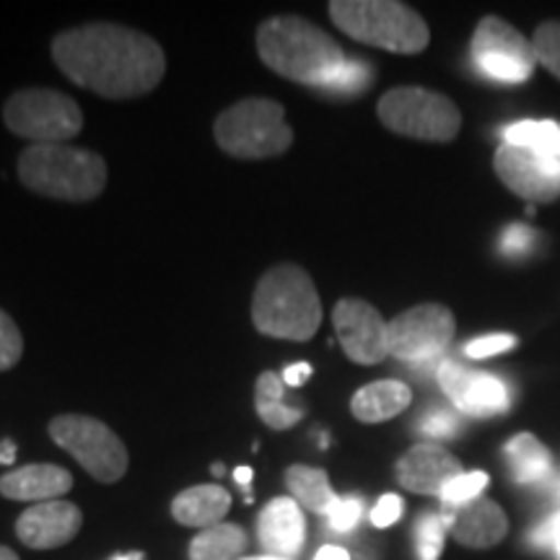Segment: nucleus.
Listing matches in <instances>:
<instances>
[{"label": "nucleus", "instance_id": "f257e3e1", "mask_svg": "<svg viewBox=\"0 0 560 560\" xmlns=\"http://www.w3.org/2000/svg\"><path fill=\"white\" fill-rule=\"evenodd\" d=\"M52 58L70 81L107 100L149 94L166 70L156 39L117 24H89L58 34Z\"/></svg>", "mask_w": 560, "mask_h": 560}, {"label": "nucleus", "instance_id": "f03ea898", "mask_svg": "<svg viewBox=\"0 0 560 560\" xmlns=\"http://www.w3.org/2000/svg\"><path fill=\"white\" fill-rule=\"evenodd\" d=\"M257 50L283 79L322 89L346 66V55L330 34L299 16L268 19L257 30Z\"/></svg>", "mask_w": 560, "mask_h": 560}, {"label": "nucleus", "instance_id": "7ed1b4c3", "mask_svg": "<svg viewBox=\"0 0 560 560\" xmlns=\"http://www.w3.org/2000/svg\"><path fill=\"white\" fill-rule=\"evenodd\" d=\"M252 322L268 338H314L322 325V304L310 272L299 265H276L265 272L252 299Z\"/></svg>", "mask_w": 560, "mask_h": 560}, {"label": "nucleus", "instance_id": "20e7f679", "mask_svg": "<svg viewBox=\"0 0 560 560\" xmlns=\"http://www.w3.org/2000/svg\"><path fill=\"white\" fill-rule=\"evenodd\" d=\"M19 179L45 198L86 202L107 185V164L96 153L66 143L30 145L21 151Z\"/></svg>", "mask_w": 560, "mask_h": 560}, {"label": "nucleus", "instance_id": "39448f33", "mask_svg": "<svg viewBox=\"0 0 560 560\" xmlns=\"http://www.w3.org/2000/svg\"><path fill=\"white\" fill-rule=\"evenodd\" d=\"M330 16L348 37L397 55L423 52L431 39L425 21L395 0H335Z\"/></svg>", "mask_w": 560, "mask_h": 560}, {"label": "nucleus", "instance_id": "423d86ee", "mask_svg": "<svg viewBox=\"0 0 560 560\" xmlns=\"http://www.w3.org/2000/svg\"><path fill=\"white\" fill-rule=\"evenodd\" d=\"M215 143L236 159H270L289 151L293 130L285 109L272 100H244L215 120Z\"/></svg>", "mask_w": 560, "mask_h": 560}, {"label": "nucleus", "instance_id": "0eeeda50", "mask_svg": "<svg viewBox=\"0 0 560 560\" xmlns=\"http://www.w3.org/2000/svg\"><path fill=\"white\" fill-rule=\"evenodd\" d=\"M380 120L397 136L446 143L459 132L457 104L429 89H392L380 100Z\"/></svg>", "mask_w": 560, "mask_h": 560}, {"label": "nucleus", "instance_id": "6e6552de", "mask_svg": "<svg viewBox=\"0 0 560 560\" xmlns=\"http://www.w3.org/2000/svg\"><path fill=\"white\" fill-rule=\"evenodd\" d=\"M3 120L13 136L32 145L66 143L83 128L81 107L68 94L52 89H24L5 102Z\"/></svg>", "mask_w": 560, "mask_h": 560}, {"label": "nucleus", "instance_id": "1a4fd4ad", "mask_svg": "<svg viewBox=\"0 0 560 560\" xmlns=\"http://www.w3.org/2000/svg\"><path fill=\"white\" fill-rule=\"evenodd\" d=\"M50 436L60 450L102 482H117L128 472V450L109 425L89 416H58L50 423Z\"/></svg>", "mask_w": 560, "mask_h": 560}, {"label": "nucleus", "instance_id": "9d476101", "mask_svg": "<svg viewBox=\"0 0 560 560\" xmlns=\"http://www.w3.org/2000/svg\"><path fill=\"white\" fill-rule=\"evenodd\" d=\"M454 338V314L441 304H420L389 322V355L420 363H441V353Z\"/></svg>", "mask_w": 560, "mask_h": 560}, {"label": "nucleus", "instance_id": "9b49d317", "mask_svg": "<svg viewBox=\"0 0 560 560\" xmlns=\"http://www.w3.org/2000/svg\"><path fill=\"white\" fill-rule=\"evenodd\" d=\"M472 62L488 79L522 83L535 70V47L503 19H482L472 37Z\"/></svg>", "mask_w": 560, "mask_h": 560}, {"label": "nucleus", "instance_id": "f8f14e48", "mask_svg": "<svg viewBox=\"0 0 560 560\" xmlns=\"http://www.w3.org/2000/svg\"><path fill=\"white\" fill-rule=\"evenodd\" d=\"M332 325L350 361L374 366L389 355V322L361 299H342L332 312Z\"/></svg>", "mask_w": 560, "mask_h": 560}, {"label": "nucleus", "instance_id": "ddd939ff", "mask_svg": "<svg viewBox=\"0 0 560 560\" xmlns=\"http://www.w3.org/2000/svg\"><path fill=\"white\" fill-rule=\"evenodd\" d=\"M439 384L450 397L454 408L465 416L488 418L506 412L511 405V392L499 376L462 366L457 361H441L436 369Z\"/></svg>", "mask_w": 560, "mask_h": 560}, {"label": "nucleus", "instance_id": "4468645a", "mask_svg": "<svg viewBox=\"0 0 560 560\" xmlns=\"http://www.w3.org/2000/svg\"><path fill=\"white\" fill-rule=\"evenodd\" d=\"M493 166L503 185L522 198L550 202L560 195V159L503 143L495 151Z\"/></svg>", "mask_w": 560, "mask_h": 560}, {"label": "nucleus", "instance_id": "2eb2a0df", "mask_svg": "<svg viewBox=\"0 0 560 560\" xmlns=\"http://www.w3.org/2000/svg\"><path fill=\"white\" fill-rule=\"evenodd\" d=\"M439 514L441 520H444L446 529L454 535V540L465 545V548H493V545H499L509 532V520L506 514H503V509L499 503L488 501L486 495L467 503H457V506L441 503Z\"/></svg>", "mask_w": 560, "mask_h": 560}, {"label": "nucleus", "instance_id": "dca6fc26", "mask_svg": "<svg viewBox=\"0 0 560 560\" xmlns=\"http://www.w3.org/2000/svg\"><path fill=\"white\" fill-rule=\"evenodd\" d=\"M83 524L81 509L68 501L34 503L19 516L16 535L32 550H52L68 545Z\"/></svg>", "mask_w": 560, "mask_h": 560}, {"label": "nucleus", "instance_id": "f3484780", "mask_svg": "<svg viewBox=\"0 0 560 560\" xmlns=\"http://www.w3.org/2000/svg\"><path fill=\"white\" fill-rule=\"evenodd\" d=\"M462 472V462L436 444L412 446L395 467L397 482L420 495H441L446 482Z\"/></svg>", "mask_w": 560, "mask_h": 560}, {"label": "nucleus", "instance_id": "a211bd4d", "mask_svg": "<svg viewBox=\"0 0 560 560\" xmlns=\"http://www.w3.org/2000/svg\"><path fill=\"white\" fill-rule=\"evenodd\" d=\"M257 537L268 556L291 560L306 542L304 511L293 499H272L257 520Z\"/></svg>", "mask_w": 560, "mask_h": 560}, {"label": "nucleus", "instance_id": "6ab92c4d", "mask_svg": "<svg viewBox=\"0 0 560 560\" xmlns=\"http://www.w3.org/2000/svg\"><path fill=\"white\" fill-rule=\"evenodd\" d=\"M73 488V478L58 465H24L0 475V495L11 501H60Z\"/></svg>", "mask_w": 560, "mask_h": 560}, {"label": "nucleus", "instance_id": "aec40b11", "mask_svg": "<svg viewBox=\"0 0 560 560\" xmlns=\"http://www.w3.org/2000/svg\"><path fill=\"white\" fill-rule=\"evenodd\" d=\"M231 509L229 490L221 486H195L179 493L172 503L174 520L185 527L210 529L215 524H223V516Z\"/></svg>", "mask_w": 560, "mask_h": 560}, {"label": "nucleus", "instance_id": "412c9836", "mask_svg": "<svg viewBox=\"0 0 560 560\" xmlns=\"http://www.w3.org/2000/svg\"><path fill=\"white\" fill-rule=\"evenodd\" d=\"M410 400L412 392L408 384L384 380L366 384V387L355 392L350 410H353V416L359 418L361 423H382V420H389L400 416L402 410H408Z\"/></svg>", "mask_w": 560, "mask_h": 560}, {"label": "nucleus", "instance_id": "4be33fe9", "mask_svg": "<svg viewBox=\"0 0 560 560\" xmlns=\"http://www.w3.org/2000/svg\"><path fill=\"white\" fill-rule=\"evenodd\" d=\"M285 486L293 493V501L301 509H310L314 514L327 516L330 509L338 503L340 495L335 493L325 470L319 467H306V465H293L285 472Z\"/></svg>", "mask_w": 560, "mask_h": 560}, {"label": "nucleus", "instance_id": "5701e85b", "mask_svg": "<svg viewBox=\"0 0 560 560\" xmlns=\"http://www.w3.org/2000/svg\"><path fill=\"white\" fill-rule=\"evenodd\" d=\"M283 376H278L276 371H262L257 376L255 384V405L257 416L265 420V425L276 431H289L304 418V410L291 408L283 397Z\"/></svg>", "mask_w": 560, "mask_h": 560}, {"label": "nucleus", "instance_id": "b1692460", "mask_svg": "<svg viewBox=\"0 0 560 560\" xmlns=\"http://www.w3.org/2000/svg\"><path fill=\"white\" fill-rule=\"evenodd\" d=\"M506 457L511 467V478L516 482H537L548 478L552 470V457L545 450L542 441H537L532 433H520L506 444Z\"/></svg>", "mask_w": 560, "mask_h": 560}, {"label": "nucleus", "instance_id": "393cba45", "mask_svg": "<svg viewBox=\"0 0 560 560\" xmlns=\"http://www.w3.org/2000/svg\"><path fill=\"white\" fill-rule=\"evenodd\" d=\"M247 548V535L236 524H215L190 542V560H236Z\"/></svg>", "mask_w": 560, "mask_h": 560}, {"label": "nucleus", "instance_id": "a878e982", "mask_svg": "<svg viewBox=\"0 0 560 560\" xmlns=\"http://www.w3.org/2000/svg\"><path fill=\"white\" fill-rule=\"evenodd\" d=\"M506 145L532 149L545 156L560 159V125L550 120H522L503 130Z\"/></svg>", "mask_w": 560, "mask_h": 560}, {"label": "nucleus", "instance_id": "bb28decb", "mask_svg": "<svg viewBox=\"0 0 560 560\" xmlns=\"http://www.w3.org/2000/svg\"><path fill=\"white\" fill-rule=\"evenodd\" d=\"M371 81H374V73H371L369 62L346 60V66H342L319 91L340 96H359L363 89L371 86Z\"/></svg>", "mask_w": 560, "mask_h": 560}, {"label": "nucleus", "instance_id": "cd10ccee", "mask_svg": "<svg viewBox=\"0 0 560 560\" xmlns=\"http://www.w3.org/2000/svg\"><path fill=\"white\" fill-rule=\"evenodd\" d=\"M446 524L441 514H423L416 524V545L420 560H439L441 550H444Z\"/></svg>", "mask_w": 560, "mask_h": 560}, {"label": "nucleus", "instance_id": "c85d7f7f", "mask_svg": "<svg viewBox=\"0 0 560 560\" xmlns=\"http://www.w3.org/2000/svg\"><path fill=\"white\" fill-rule=\"evenodd\" d=\"M486 486H488L486 472H462L454 480L446 482V488L441 490L439 499L441 503H446V506H457V503L480 499Z\"/></svg>", "mask_w": 560, "mask_h": 560}, {"label": "nucleus", "instance_id": "c756f323", "mask_svg": "<svg viewBox=\"0 0 560 560\" xmlns=\"http://www.w3.org/2000/svg\"><path fill=\"white\" fill-rule=\"evenodd\" d=\"M532 47H535L537 60H540L552 75H558L560 79V24L558 21L542 24L540 30L535 32V42H532Z\"/></svg>", "mask_w": 560, "mask_h": 560}, {"label": "nucleus", "instance_id": "7c9ffc66", "mask_svg": "<svg viewBox=\"0 0 560 560\" xmlns=\"http://www.w3.org/2000/svg\"><path fill=\"white\" fill-rule=\"evenodd\" d=\"M21 353H24V338H21L16 322L0 310V371L16 366Z\"/></svg>", "mask_w": 560, "mask_h": 560}, {"label": "nucleus", "instance_id": "2f4dec72", "mask_svg": "<svg viewBox=\"0 0 560 560\" xmlns=\"http://www.w3.org/2000/svg\"><path fill=\"white\" fill-rule=\"evenodd\" d=\"M418 431L433 439H450L459 431V418L446 408H433L418 420Z\"/></svg>", "mask_w": 560, "mask_h": 560}, {"label": "nucleus", "instance_id": "473e14b6", "mask_svg": "<svg viewBox=\"0 0 560 560\" xmlns=\"http://www.w3.org/2000/svg\"><path fill=\"white\" fill-rule=\"evenodd\" d=\"M537 242V234L532 229L524 226V223H511V226L501 234V252L506 257H524L532 252Z\"/></svg>", "mask_w": 560, "mask_h": 560}, {"label": "nucleus", "instance_id": "72a5a7b5", "mask_svg": "<svg viewBox=\"0 0 560 560\" xmlns=\"http://www.w3.org/2000/svg\"><path fill=\"white\" fill-rule=\"evenodd\" d=\"M516 346V338L514 335H482V338H475L467 342L465 353L470 355V359H490V355H499V353H506Z\"/></svg>", "mask_w": 560, "mask_h": 560}, {"label": "nucleus", "instance_id": "f704fd0d", "mask_svg": "<svg viewBox=\"0 0 560 560\" xmlns=\"http://www.w3.org/2000/svg\"><path fill=\"white\" fill-rule=\"evenodd\" d=\"M361 501L359 499H338V503L327 514V522L335 532H350L361 520Z\"/></svg>", "mask_w": 560, "mask_h": 560}, {"label": "nucleus", "instance_id": "c9c22d12", "mask_svg": "<svg viewBox=\"0 0 560 560\" xmlns=\"http://www.w3.org/2000/svg\"><path fill=\"white\" fill-rule=\"evenodd\" d=\"M400 516H402V499L395 493L382 495V499L376 501V506L371 509V524L380 529L392 527V524L400 520Z\"/></svg>", "mask_w": 560, "mask_h": 560}, {"label": "nucleus", "instance_id": "e433bc0d", "mask_svg": "<svg viewBox=\"0 0 560 560\" xmlns=\"http://www.w3.org/2000/svg\"><path fill=\"white\" fill-rule=\"evenodd\" d=\"M535 542L537 545H548V548H556L558 556H560V514L552 516L542 524L540 529L535 532Z\"/></svg>", "mask_w": 560, "mask_h": 560}, {"label": "nucleus", "instance_id": "4c0bfd02", "mask_svg": "<svg viewBox=\"0 0 560 560\" xmlns=\"http://www.w3.org/2000/svg\"><path fill=\"white\" fill-rule=\"evenodd\" d=\"M312 376V366L306 361L301 363H291L289 369L283 371V384H289V387H299V384H304L306 380Z\"/></svg>", "mask_w": 560, "mask_h": 560}, {"label": "nucleus", "instance_id": "58836bf2", "mask_svg": "<svg viewBox=\"0 0 560 560\" xmlns=\"http://www.w3.org/2000/svg\"><path fill=\"white\" fill-rule=\"evenodd\" d=\"M314 560H350V556H348V550L338 548V545H325V548L314 556Z\"/></svg>", "mask_w": 560, "mask_h": 560}, {"label": "nucleus", "instance_id": "ea45409f", "mask_svg": "<svg viewBox=\"0 0 560 560\" xmlns=\"http://www.w3.org/2000/svg\"><path fill=\"white\" fill-rule=\"evenodd\" d=\"M16 459V444L13 441H0V465H13Z\"/></svg>", "mask_w": 560, "mask_h": 560}, {"label": "nucleus", "instance_id": "a19ab883", "mask_svg": "<svg viewBox=\"0 0 560 560\" xmlns=\"http://www.w3.org/2000/svg\"><path fill=\"white\" fill-rule=\"evenodd\" d=\"M234 478H236V482H240V486H242L244 490H247V501H252V495H249V482H252V467H247V465L236 467Z\"/></svg>", "mask_w": 560, "mask_h": 560}, {"label": "nucleus", "instance_id": "79ce46f5", "mask_svg": "<svg viewBox=\"0 0 560 560\" xmlns=\"http://www.w3.org/2000/svg\"><path fill=\"white\" fill-rule=\"evenodd\" d=\"M0 560H19V556L11 548H5V545H0Z\"/></svg>", "mask_w": 560, "mask_h": 560}, {"label": "nucleus", "instance_id": "37998d69", "mask_svg": "<svg viewBox=\"0 0 560 560\" xmlns=\"http://www.w3.org/2000/svg\"><path fill=\"white\" fill-rule=\"evenodd\" d=\"M112 560H143V552H125V556H115Z\"/></svg>", "mask_w": 560, "mask_h": 560}, {"label": "nucleus", "instance_id": "c03bdc74", "mask_svg": "<svg viewBox=\"0 0 560 560\" xmlns=\"http://www.w3.org/2000/svg\"><path fill=\"white\" fill-rule=\"evenodd\" d=\"M240 560H285V558H276V556H255V558H240Z\"/></svg>", "mask_w": 560, "mask_h": 560}, {"label": "nucleus", "instance_id": "a18cd8bd", "mask_svg": "<svg viewBox=\"0 0 560 560\" xmlns=\"http://www.w3.org/2000/svg\"><path fill=\"white\" fill-rule=\"evenodd\" d=\"M213 475H215V478H221V475H223V465H213Z\"/></svg>", "mask_w": 560, "mask_h": 560}]
</instances>
